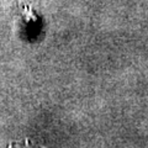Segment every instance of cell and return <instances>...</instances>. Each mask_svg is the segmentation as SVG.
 <instances>
[{
    "label": "cell",
    "instance_id": "obj_1",
    "mask_svg": "<svg viewBox=\"0 0 148 148\" xmlns=\"http://www.w3.org/2000/svg\"><path fill=\"white\" fill-rule=\"evenodd\" d=\"M15 1H17L21 8H24L26 12L32 14L34 9L37 6V4L40 3V0H15Z\"/></svg>",
    "mask_w": 148,
    "mask_h": 148
}]
</instances>
